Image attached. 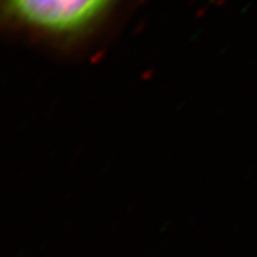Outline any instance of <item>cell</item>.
Masks as SVG:
<instances>
[{
	"instance_id": "cell-1",
	"label": "cell",
	"mask_w": 257,
	"mask_h": 257,
	"mask_svg": "<svg viewBox=\"0 0 257 257\" xmlns=\"http://www.w3.org/2000/svg\"><path fill=\"white\" fill-rule=\"evenodd\" d=\"M10 17L29 30L66 40L95 27L115 0H4Z\"/></svg>"
}]
</instances>
